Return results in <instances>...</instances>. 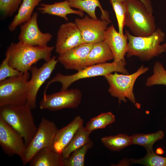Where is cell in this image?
<instances>
[{"mask_svg":"<svg viewBox=\"0 0 166 166\" xmlns=\"http://www.w3.org/2000/svg\"><path fill=\"white\" fill-rule=\"evenodd\" d=\"M115 13L118 27V32L124 35L123 29L126 12L125 0H109Z\"/></svg>","mask_w":166,"mask_h":166,"instance_id":"cell-30","label":"cell"},{"mask_svg":"<svg viewBox=\"0 0 166 166\" xmlns=\"http://www.w3.org/2000/svg\"><path fill=\"white\" fill-rule=\"evenodd\" d=\"M38 10L43 14H48L61 17L66 21L68 20L67 15L71 14H77L82 17L83 12L73 9L68 0L55 3L53 4L42 3Z\"/></svg>","mask_w":166,"mask_h":166,"instance_id":"cell-19","label":"cell"},{"mask_svg":"<svg viewBox=\"0 0 166 166\" xmlns=\"http://www.w3.org/2000/svg\"><path fill=\"white\" fill-rule=\"evenodd\" d=\"M38 14L33 13L30 19L20 25L19 41L33 46H46L52 35L49 33H43L40 30L37 19Z\"/></svg>","mask_w":166,"mask_h":166,"instance_id":"cell-13","label":"cell"},{"mask_svg":"<svg viewBox=\"0 0 166 166\" xmlns=\"http://www.w3.org/2000/svg\"><path fill=\"white\" fill-rule=\"evenodd\" d=\"M42 1L22 0L18 13L9 26V30L10 32H13L18 26L29 20L32 16L34 8L39 4Z\"/></svg>","mask_w":166,"mask_h":166,"instance_id":"cell-22","label":"cell"},{"mask_svg":"<svg viewBox=\"0 0 166 166\" xmlns=\"http://www.w3.org/2000/svg\"><path fill=\"white\" fill-rule=\"evenodd\" d=\"M153 71V74L147 79L146 85L149 87L156 85L166 86V70L163 64L158 61L156 62Z\"/></svg>","mask_w":166,"mask_h":166,"instance_id":"cell-29","label":"cell"},{"mask_svg":"<svg viewBox=\"0 0 166 166\" xmlns=\"http://www.w3.org/2000/svg\"><path fill=\"white\" fill-rule=\"evenodd\" d=\"M142 2L145 6L148 11L151 14H152L153 10L152 2L151 0H140Z\"/></svg>","mask_w":166,"mask_h":166,"instance_id":"cell-33","label":"cell"},{"mask_svg":"<svg viewBox=\"0 0 166 166\" xmlns=\"http://www.w3.org/2000/svg\"><path fill=\"white\" fill-rule=\"evenodd\" d=\"M146 155L139 159L123 160L116 166H125L132 164H139L147 166H166V157L159 156L153 151L147 152Z\"/></svg>","mask_w":166,"mask_h":166,"instance_id":"cell-24","label":"cell"},{"mask_svg":"<svg viewBox=\"0 0 166 166\" xmlns=\"http://www.w3.org/2000/svg\"><path fill=\"white\" fill-rule=\"evenodd\" d=\"M113 59V54L107 44L104 41L94 44L87 56L86 66L106 62Z\"/></svg>","mask_w":166,"mask_h":166,"instance_id":"cell-20","label":"cell"},{"mask_svg":"<svg viewBox=\"0 0 166 166\" xmlns=\"http://www.w3.org/2000/svg\"><path fill=\"white\" fill-rule=\"evenodd\" d=\"M57 130L54 122L45 118H42L35 135L20 158L24 165L29 163L41 149L52 147Z\"/></svg>","mask_w":166,"mask_h":166,"instance_id":"cell-8","label":"cell"},{"mask_svg":"<svg viewBox=\"0 0 166 166\" xmlns=\"http://www.w3.org/2000/svg\"><path fill=\"white\" fill-rule=\"evenodd\" d=\"M8 61V56L6 54V57L0 65V81L9 77L20 75L23 73L10 66Z\"/></svg>","mask_w":166,"mask_h":166,"instance_id":"cell-32","label":"cell"},{"mask_svg":"<svg viewBox=\"0 0 166 166\" xmlns=\"http://www.w3.org/2000/svg\"><path fill=\"white\" fill-rule=\"evenodd\" d=\"M75 23L81 33L83 43L92 44L104 40L109 24L106 20L94 19L86 15L83 18H75Z\"/></svg>","mask_w":166,"mask_h":166,"instance_id":"cell-11","label":"cell"},{"mask_svg":"<svg viewBox=\"0 0 166 166\" xmlns=\"http://www.w3.org/2000/svg\"><path fill=\"white\" fill-rule=\"evenodd\" d=\"M163 44L165 49L166 50V43Z\"/></svg>","mask_w":166,"mask_h":166,"instance_id":"cell-34","label":"cell"},{"mask_svg":"<svg viewBox=\"0 0 166 166\" xmlns=\"http://www.w3.org/2000/svg\"><path fill=\"white\" fill-rule=\"evenodd\" d=\"M54 46H33L19 41L12 43L8 48L6 54L8 56L9 65L18 71H28L33 65L41 60L47 62L51 59Z\"/></svg>","mask_w":166,"mask_h":166,"instance_id":"cell-1","label":"cell"},{"mask_svg":"<svg viewBox=\"0 0 166 166\" xmlns=\"http://www.w3.org/2000/svg\"><path fill=\"white\" fill-rule=\"evenodd\" d=\"M31 108L27 104L0 107V117L23 137L26 147L35 135L38 129Z\"/></svg>","mask_w":166,"mask_h":166,"instance_id":"cell-2","label":"cell"},{"mask_svg":"<svg viewBox=\"0 0 166 166\" xmlns=\"http://www.w3.org/2000/svg\"><path fill=\"white\" fill-rule=\"evenodd\" d=\"M128 40L126 56H135L143 61H148L166 51L164 46L160 43L164 41L165 33L159 28L151 35L136 36L126 30Z\"/></svg>","mask_w":166,"mask_h":166,"instance_id":"cell-3","label":"cell"},{"mask_svg":"<svg viewBox=\"0 0 166 166\" xmlns=\"http://www.w3.org/2000/svg\"><path fill=\"white\" fill-rule=\"evenodd\" d=\"M90 134L86 130L83 126L81 127L63 151L62 154L64 159L67 158L73 152L87 143L90 140Z\"/></svg>","mask_w":166,"mask_h":166,"instance_id":"cell-23","label":"cell"},{"mask_svg":"<svg viewBox=\"0 0 166 166\" xmlns=\"http://www.w3.org/2000/svg\"><path fill=\"white\" fill-rule=\"evenodd\" d=\"M101 141L106 148L114 151H120L132 144V136L124 134L103 137Z\"/></svg>","mask_w":166,"mask_h":166,"instance_id":"cell-25","label":"cell"},{"mask_svg":"<svg viewBox=\"0 0 166 166\" xmlns=\"http://www.w3.org/2000/svg\"><path fill=\"white\" fill-rule=\"evenodd\" d=\"M64 160L62 154L48 147L39 151L29 163L30 166H64Z\"/></svg>","mask_w":166,"mask_h":166,"instance_id":"cell-18","label":"cell"},{"mask_svg":"<svg viewBox=\"0 0 166 166\" xmlns=\"http://www.w3.org/2000/svg\"><path fill=\"white\" fill-rule=\"evenodd\" d=\"M83 119L77 116L66 126L58 129L52 147V149L62 154L77 130L83 126Z\"/></svg>","mask_w":166,"mask_h":166,"instance_id":"cell-17","label":"cell"},{"mask_svg":"<svg viewBox=\"0 0 166 166\" xmlns=\"http://www.w3.org/2000/svg\"><path fill=\"white\" fill-rule=\"evenodd\" d=\"M164 134L161 130L148 133H137L132 136V144H136L144 147L147 151H153V146L157 141L162 139Z\"/></svg>","mask_w":166,"mask_h":166,"instance_id":"cell-26","label":"cell"},{"mask_svg":"<svg viewBox=\"0 0 166 166\" xmlns=\"http://www.w3.org/2000/svg\"><path fill=\"white\" fill-rule=\"evenodd\" d=\"M148 69V68L142 65L136 72L130 74L115 72L106 75L104 77L109 85L108 92L112 96L118 98L120 104L121 101L126 102L128 98L135 104L136 102L133 92L135 82L139 77Z\"/></svg>","mask_w":166,"mask_h":166,"instance_id":"cell-7","label":"cell"},{"mask_svg":"<svg viewBox=\"0 0 166 166\" xmlns=\"http://www.w3.org/2000/svg\"><path fill=\"white\" fill-rule=\"evenodd\" d=\"M81 97V91L77 89L60 90L50 94L45 93L39 103V107L41 109L50 111L75 108L80 104Z\"/></svg>","mask_w":166,"mask_h":166,"instance_id":"cell-9","label":"cell"},{"mask_svg":"<svg viewBox=\"0 0 166 166\" xmlns=\"http://www.w3.org/2000/svg\"><path fill=\"white\" fill-rule=\"evenodd\" d=\"M126 64L125 61H113L112 62H105L87 66L71 75H64L57 73L48 82L44 92L46 93L49 85L54 82H60L62 85L61 90H64L68 89L72 84L81 79L98 76L104 77L113 72L128 74V71L125 68Z\"/></svg>","mask_w":166,"mask_h":166,"instance_id":"cell-5","label":"cell"},{"mask_svg":"<svg viewBox=\"0 0 166 166\" xmlns=\"http://www.w3.org/2000/svg\"><path fill=\"white\" fill-rule=\"evenodd\" d=\"M93 44H81L59 55L57 60L66 69L81 70L86 67V59Z\"/></svg>","mask_w":166,"mask_h":166,"instance_id":"cell-15","label":"cell"},{"mask_svg":"<svg viewBox=\"0 0 166 166\" xmlns=\"http://www.w3.org/2000/svg\"><path fill=\"white\" fill-rule=\"evenodd\" d=\"M29 77L28 71L0 81V107L26 103Z\"/></svg>","mask_w":166,"mask_h":166,"instance_id":"cell-6","label":"cell"},{"mask_svg":"<svg viewBox=\"0 0 166 166\" xmlns=\"http://www.w3.org/2000/svg\"><path fill=\"white\" fill-rule=\"evenodd\" d=\"M54 56L49 61L45 62L41 67L33 65L30 70L31 77L29 81L27 103L31 108L36 107V97L38 92L41 86L49 78L54 69L58 61Z\"/></svg>","mask_w":166,"mask_h":166,"instance_id":"cell-10","label":"cell"},{"mask_svg":"<svg viewBox=\"0 0 166 166\" xmlns=\"http://www.w3.org/2000/svg\"><path fill=\"white\" fill-rule=\"evenodd\" d=\"M71 7L78 9L83 12H85L91 18L98 19L96 14L97 7L100 9L101 13V18L107 21L109 23L111 22L109 13L102 8L99 0H68Z\"/></svg>","mask_w":166,"mask_h":166,"instance_id":"cell-21","label":"cell"},{"mask_svg":"<svg viewBox=\"0 0 166 166\" xmlns=\"http://www.w3.org/2000/svg\"><path fill=\"white\" fill-rule=\"evenodd\" d=\"M22 0H0L1 16L4 18L12 16L21 5Z\"/></svg>","mask_w":166,"mask_h":166,"instance_id":"cell-31","label":"cell"},{"mask_svg":"<svg viewBox=\"0 0 166 166\" xmlns=\"http://www.w3.org/2000/svg\"><path fill=\"white\" fill-rule=\"evenodd\" d=\"M0 145L8 155H23L26 148L22 136L0 117Z\"/></svg>","mask_w":166,"mask_h":166,"instance_id":"cell-12","label":"cell"},{"mask_svg":"<svg viewBox=\"0 0 166 166\" xmlns=\"http://www.w3.org/2000/svg\"><path fill=\"white\" fill-rule=\"evenodd\" d=\"M104 41L112 52L114 61H125L124 56L127 52L128 45V39L125 34L121 35L112 25L106 31Z\"/></svg>","mask_w":166,"mask_h":166,"instance_id":"cell-16","label":"cell"},{"mask_svg":"<svg viewBox=\"0 0 166 166\" xmlns=\"http://www.w3.org/2000/svg\"><path fill=\"white\" fill-rule=\"evenodd\" d=\"M93 145V143L90 140L84 146L73 152L64 159V166H84L86 155Z\"/></svg>","mask_w":166,"mask_h":166,"instance_id":"cell-28","label":"cell"},{"mask_svg":"<svg viewBox=\"0 0 166 166\" xmlns=\"http://www.w3.org/2000/svg\"><path fill=\"white\" fill-rule=\"evenodd\" d=\"M126 12L124 26L133 35L146 36L156 30L155 18L140 0H125Z\"/></svg>","mask_w":166,"mask_h":166,"instance_id":"cell-4","label":"cell"},{"mask_svg":"<svg viewBox=\"0 0 166 166\" xmlns=\"http://www.w3.org/2000/svg\"><path fill=\"white\" fill-rule=\"evenodd\" d=\"M81 33L75 22L62 24L57 34L55 51L59 55L83 44Z\"/></svg>","mask_w":166,"mask_h":166,"instance_id":"cell-14","label":"cell"},{"mask_svg":"<svg viewBox=\"0 0 166 166\" xmlns=\"http://www.w3.org/2000/svg\"><path fill=\"white\" fill-rule=\"evenodd\" d=\"M115 119V115L110 112L102 113L91 119L87 123L85 128L91 133L94 130L105 128L113 123Z\"/></svg>","mask_w":166,"mask_h":166,"instance_id":"cell-27","label":"cell"}]
</instances>
